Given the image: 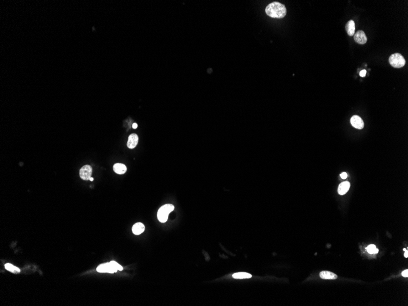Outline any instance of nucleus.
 I'll use <instances>...</instances> for the list:
<instances>
[{
	"label": "nucleus",
	"mask_w": 408,
	"mask_h": 306,
	"mask_svg": "<svg viewBox=\"0 0 408 306\" xmlns=\"http://www.w3.org/2000/svg\"><path fill=\"white\" fill-rule=\"evenodd\" d=\"M390 64L395 68H401L405 66L406 64L404 57L400 53H394L389 58Z\"/></svg>",
	"instance_id": "nucleus-4"
},
{
	"label": "nucleus",
	"mask_w": 408,
	"mask_h": 306,
	"mask_svg": "<svg viewBox=\"0 0 408 306\" xmlns=\"http://www.w3.org/2000/svg\"><path fill=\"white\" fill-rule=\"evenodd\" d=\"M122 270H123L122 266L114 261H111L109 263L102 264L99 265L97 268V271L99 272H109V273L116 272L118 270L122 271Z\"/></svg>",
	"instance_id": "nucleus-2"
},
{
	"label": "nucleus",
	"mask_w": 408,
	"mask_h": 306,
	"mask_svg": "<svg viewBox=\"0 0 408 306\" xmlns=\"http://www.w3.org/2000/svg\"><path fill=\"white\" fill-rule=\"evenodd\" d=\"M350 187V183L348 182L341 183L338 188V193L340 195H344L348 192Z\"/></svg>",
	"instance_id": "nucleus-10"
},
{
	"label": "nucleus",
	"mask_w": 408,
	"mask_h": 306,
	"mask_svg": "<svg viewBox=\"0 0 408 306\" xmlns=\"http://www.w3.org/2000/svg\"><path fill=\"white\" fill-rule=\"evenodd\" d=\"M233 277L235 279H249L252 277L251 274L247 272H237L232 275Z\"/></svg>",
	"instance_id": "nucleus-14"
},
{
	"label": "nucleus",
	"mask_w": 408,
	"mask_h": 306,
	"mask_svg": "<svg viewBox=\"0 0 408 306\" xmlns=\"http://www.w3.org/2000/svg\"><path fill=\"white\" fill-rule=\"evenodd\" d=\"M114 171L118 174H123L127 172L126 166L122 163H116L113 166Z\"/></svg>",
	"instance_id": "nucleus-11"
},
{
	"label": "nucleus",
	"mask_w": 408,
	"mask_h": 306,
	"mask_svg": "<svg viewBox=\"0 0 408 306\" xmlns=\"http://www.w3.org/2000/svg\"><path fill=\"white\" fill-rule=\"evenodd\" d=\"M132 127L134 129H136L138 127V124H137L136 123L133 124Z\"/></svg>",
	"instance_id": "nucleus-20"
},
{
	"label": "nucleus",
	"mask_w": 408,
	"mask_h": 306,
	"mask_svg": "<svg viewBox=\"0 0 408 306\" xmlns=\"http://www.w3.org/2000/svg\"><path fill=\"white\" fill-rule=\"evenodd\" d=\"M92 173V168L89 165H85L82 167L80 171V176L81 179L84 180H89L91 177Z\"/></svg>",
	"instance_id": "nucleus-5"
},
{
	"label": "nucleus",
	"mask_w": 408,
	"mask_h": 306,
	"mask_svg": "<svg viewBox=\"0 0 408 306\" xmlns=\"http://www.w3.org/2000/svg\"><path fill=\"white\" fill-rule=\"evenodd\" d=\"M346 30L347 31L348 35L353 36L354 35L355 33V23L353 20H349L346 24L345 26Z\"/></svg>",
	"instance_id": "nucleus-13"
},
{
	"label": "nucleus",
	"mask_w": 408,
	"mask_h": 306,
	"mask_svg": "<svg viewBox=\"0 0 408 306\" xmlns=\"http://www.w3.org/2000/svg\"><path fill=\"white\" fill-rule=\"evenodd\" d=\"M340 177L342 179H345L348 177V175H347V174L346 172H343L342 174H340Z\"/></svg>",
	"instance_id": "nucleus-19"
},
{
	"label": "nucleus",
	"mask_w": 408,
	"mask_h": 306,
	"mask_svg": "<svg viewBox=\"0 0 408 306\" xmlns=\"http://www.w3.org/2000/svg\"><path fill=\"white\" fill-rule=\"evenodd\" d=\"M89 180H91V181H93V180H94V178H93L92 177H91L90 179H89Z\"/></svg>",
	"instance_id": "nucleus-22"
},
{
	"label": "nucleus",
	"mask_w": 408,
	"mask_h": 306,
	"mask_svg": "<svg viewBox=\"0 0 408 306\" xmlns=\"http://www.w3.org/2000/svg\"><path fill=\"white\" fill-rule=\"evenodd\" d=\"M138 136L136 134H131L128 137V140L127 142V147L129 149H134L136 147L138 143Z\"/></svg>",
	"instance_id": "nucleus-8"
},
{
	"label": "nucleus",
	"mask_w": 408,
	"mask_h": 306,
	"mask_svg": "<svg viewBox=\"0 0 408 306\" xmlns=\"http://www.w3.org/2000/svg\"><path fill=\"white\" fill-rule=\"evenodd\" d=\"M4 266H5V268H6L7 270L11 271V272H14V273H18V272H20V269H19L18 268H17V267H16V266L12 265L10 264V263H7V264H6Z\"/></svg>",
	"instance_id": "nucleus-15"
},
{
	"label": "nucleus",
	"mask_w": 408,
	"mask_h": 306,
	"mask_svg": "<svg viewBox=\"0 0 408 306\" xmlns=\"http://www.w3.org/2000/svg\"><path fill=\"white\" fill-rule=\"evenodd\" d=\"M265 12L270 17L282 18L287 13V9L284 4L279 2H273L267 6Z\"/></svg>",
	"instance_id": "nucleus-1"
},
{
	"label": "nucleus",
	"mask_w": 408,
	"mask_h": 306,
	"mask_svg": "<svg viewBox=\"0 0 408 306\" xmlns=\"http://www.w3.org/2000/svg\"><path fill=\"white\" fill-rule=\"evenodd\" d=\"M366 73H367V71H365V70H363V71H360L359 75H360V76L361 77H364V76H365V75H366Z\"/></svg>",
	"instance_id": "nucleus-18"
},
{
	"label": "nucleus",
	"mask_w": 408,
	"mask_h": 306,
	"mask_svg": "<svg viewBox=\"0 0 408 306\" xmlns=\"http://www.w3.org/2000/svg\"><path fill=\"white\" fill-rule=\"evenodd\" d=\"M354 39L356 42L361 45L365 44L367 42V37L363 31H358L354 35Z\"/></svg>",
	"instance_id": "nucleus-7"
},
{
	"label": "nucleus",
	"mask_w": 408,
	"mask_h": 306,
	"mask_svg": "<svg viewBox=\"0 0 408 306\" xmlns=\"http://www.w3.org/2000/svg\"><path fill=\"white\" fill-rule=\"evenodd\" d=\"M174 210V206L171 204H166L158 210L157 217L161 223H166L168 219L169 214Z\"/></svg>",
	"instance_id": "nucleus-3"
},
{
	"label": "nucleus",
	"mask_w": 408,
	"mask_h": 306,
	"mask_svg": "<svg viewBox=\"0 0 408 306\" xmlns=\"http://www.w3.org/2000/svg\"><path fill=\"white\" fill-rule=\"evenodd\" d=\"M402 274V276H403V277H408V270H405V271H403V272H402V274Z\"/></svg>",
	"instance_id": "nucleus-17"
},
{
	"label": "nucleus",
	"mask_w": 408,
	"mask_h": 306,
	"mask_svg": "<svg viewBox=\"0 0 408 306\" xmlns=\"http://www.w3.org/2000/svg\"><path fill=\"white\" fill-rule=\"evenodd\" d=\"M405 257H406V258H407V257H408V251H407V250H406V251H405Z\"/></svg>",
	"instance_id": "nucleus-21"
},
{
	"label": "nucleus",
	"mask_w": 408,
	"mask_h": 306,
	"mask_svg": "<svg viewBox=\"0 0 408 306\" xmlns=\"http://www.w3.org/2000/svg\"><path fill=\"white\" fill-rule=\"evenodd\" d=\"M320 276L322 279H336L337 278V275L331 272V271H322L320 273Z\"/></svg>",
	"instance_id": "nucleus-12"
},
{
	"label": "nucleus",
	"mask_w": 408,
	"mask_h": 306,
	"mask_svg": "<svg viewBox=\"0 0 408 306\" xmlns=\"http://www.w3.org/2000/svg\"><path fill=\"white\" fill-rule=\"evenodd\" d=\"M145 230V226L141 223H138L134 224L132 227L133 233L134 235H138L144 232Z\"/></svg>",
	"instance_id": "nucleus-9"
},
{
	"label": "nucleus",
	"mask_w": 408,
	"mask_h": 306,
	"mask_svg": "<svg viewBox=\"0 0 408 306\" xmlns=\"http://www.w3.org/2000/svg\"><path fill=\"white\" fill-rule=\"evenodd\" d=\"M350 122L352 126L356 129H362L364 127V123L362 119L358 116L356 115L353 116L351 118Z\"/></svg>",
	"instance_id": "nucleus-6"
},
{
	"label": "nucleus",
	"mask_w": 408,
	"mask_h": 306,
	"mask_svg": "<svg viewBox=\"0 0 408 306\" xmlns=\"http://www.w3.org/2000/svg\"><path fill=\"white\" fill-rule=\"evenodd\" d=\"M367 251H368V252L369 254H376L379 251L378 249L375 246V245H369L368 247H367Z\"/></svg>",
	"instance_id": "nucleus-16"
}]
</instances>
